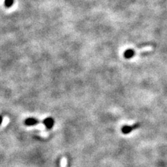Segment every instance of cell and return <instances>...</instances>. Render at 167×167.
<instances>
[{
  "instance_id": "obj_1",
  "label": "cell",
  "mask_w": 167,
  "mask_h": 167,
  "mask_svg": "<svg viewBox=\"0 0 167 167\" xmlns=\"http://www.w3.org/2000/svg\"><path fill=\"white\" fill-rule=\"evenodd\" d=\"M141 126V124L139 122H137L132 125H124L121 128V132L123 133L124 134H130V132H132L133 130H137V128H139Z\"/></svg>"
},
{
  "instance_id": "obj_2",
  "label": "cell",
  "mask_w": 167,
  "mask_h": 167,
  "mask_svg": "<svg viewBox=\"0 0 167 167\" xmlns=\"http://www.w3.org/2000/svg\"><path fill=\"white\" fill-rule=\"evenodd\" d=\"M43 124L45 125V126L46 127V128L48 130H50V129L52 128V127L54 126V120L51 117H48L46 118L45 119L43 120Z\"/></svg>"
},
{
  "instance_id": "obj_3",
  "label": "cell",
  "mask_w": 167,
  "mask_h": 167,
  "mask_svg": "<svg viewBox=\"0 0 167 167\" xmlns=\"http://www.w3.org/2000/svg\"><path fill=\"white\" fill-rule=\"evenodd\" d=\"M39 120L35 118H28L25 120L24 123L27 126H33L39 123Z\"/></svg>"
},
{
  "instance_id": "obj_4",
  "label": "cell",
  "mask_w": 167,
  "mask_h": 167,
  "mask_svg": "<svg viewBox=\"0 0 167 167\" xmlns=\"http://www.w3.org/2000/svg\"><path fill=\"white\" fill-rule=\"evenodd\" d=\"M135 55V51L132 49L127 50L125 52H124V56L126 59H130L132 57L134 56Z\"/></svg>"
},
{
  "instance_id": "obj_5",
  "label": "cell",
  "mask_w": 167,
  "mask_h": 167,
  "mask_svg": "<svg viewBox=\"0 0 167 167\" xmlns=\"http://www.w3.org/2000/svg\"><path fill=\"white\" fill-rule=\"evenodd\" d=\"M4 4H5V6L7 8L11 7L13 4V0H5V2H4Z\"/></svg>"
},
{
  "instance_id": "obj_6",
  "label": "cell",
  "mask_w": 167,
  "mask_h": 167,
  "mask_svg": "<svg viewBox=\"0 0 167 167\" xmlns=\"http://www.w3.org/2000/svg\"><path fill=\"white\" fill-rule=\"evenodd\" d=\"M2 120H3V116H2L1 115H0V125H1Z\"/></svg>"
}]
</instances>
